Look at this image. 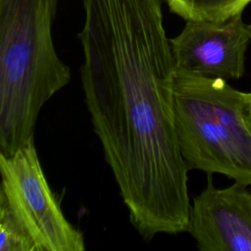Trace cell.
Returning <instances> with one entry per match:
<instances>
[{
  "label": "cell",
  "instance_id": "cell-9",
  "mask_svg": "<svg viewBox=\"0 0 251 251\" xmlns=\"http://www.w3.org/2000/svg\"><path fill=\"white\" fill-rule=\"evenodd\" d=\"M246 119H247V124L251 129V92H248V106H247Z\"/></svg>",
  "mask_w": 251,
  "mask_h": 251
},
{
  "label": "cell",
  "instance_id": "cell-6",
  "mask_svg": "<svg viewBox=\"0 0 251 251\" xmlns=\"http://www.w3.org/2000/svg\"><path fill=\"white\" fill-rule=\"evenodd\" d=\"M208 175L205 188L193 198L186 232L201 251H251V192L233 181L217 188Z\"/></svg>",
  "mask_w": 251,
  "mask_h": 251
},
{
  "label": "cell",
  "instance_id": "cell-4",
  "mask_svg": "<svg viewBox=\"0 0 251 251\" xmlns=\"http://www.w3.org/2000/svg\"><path fill=\"white\" fill-rule=\"evenodd\" d=\"M2 195L39 251H84L82 232L65 217L42 169L33 137L7 156L0 153Z\"/></svg>",
  "mask_w": 251,
  "mask_h": 251
},
{
  "label": "cell",
  "instance_id": "cell-3",
  "mask_svg": "<svg viewBox=\"0 0 251 251\" xmlns=\"http://www.w3.org/2000/svg\"><path fill=\"white\" fill-rule=\"evenodd\" d=\"M248 92L223 78L176 73L175 126L189 170L220 174L251 185Z\"/></svg>",
  "mask_w": 251,
  "mask_h": 251
},
{
  "label": "cell",
  "instance_id": "cell-5",
  "mask_svg": "<svg viewBox=\"0 0 251 251\" xmlns=\"http://www.w3.org/2000/svg\"><path fill=\"white\" fill-rule=\"evenodd\" d=\"M250 41L251 25L243 22L242 14L222 22L186 21L170 39L176 73L239 79Z\"/></svg>",
  "mask_w": 251,
  "mask_h": 251
},
{
  "label": "cell",
  "instance_id": "cell-1",
  "mask_svg": "<svg viewBox=\"0 0 251 251\" xmlns=\"http://www.w3.org/2000/svg\"><path fill=\"white\" fill-rule=\"evenodd\" d=\"M81 2L84 101L129 221L145 240L184 232L190 170L176 132L162 0Z\"/></svg>",
  "mask_w": 251,
  "mask_h": 251
},
{
  "label": "cell",
  "instance_id": "cell-2",
  "mask_svg": "<svg viewBox=\"0 0 251 251\" xmlns=\"http://www.w3.org/2000/svg\"><path fill=\"white\" fill-rule=\"evenodd\" d=\"M57 0H0V153L33 137L42 107L72 78L52 26Z\"/></svg>",
  "mask_w": 251,
  "mask_h": 251
},
{
  "label": "cell",
  "instance_id": "cell-8",
  "mask_svg": "<svg viewBox=\"0 0 251 251\" xmlns=\"http://www.w3.org/2000/svg\"><path fill=\"white\" fill-rule=\"evenodd\" d=\"M0 251H39L33 238L0 195Z\"/></svg>",
  "mask_w": 251,
  "mask_h": 251
},
{
  "label": "cell",
  "instance_id": "cell-7",
  "mask_svg": "<svg viewBox=\"0 0 251 251\" xmlns=\"http://www.w3.org/2000/svg\"><path fill=\"white\" fill-rule=\"evenodd\" d=\"M171 12L186 21L222 22L242 14L251 0H166Z\"/></svg>",
  "mask_w": 251,
  "mask_h": 251
}]
</instances>
